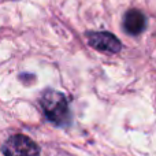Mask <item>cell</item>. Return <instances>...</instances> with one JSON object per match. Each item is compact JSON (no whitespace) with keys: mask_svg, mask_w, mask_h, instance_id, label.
<instances>
[{"mask_svg":"<svg viewBox=\"0 0 156 156\" xmlns=\"http://www.w3.org/2000/svg\"><path fill=\"white\" fill-rule=\"evenodd\" d=\"M145 26H147L145 15H144L140 10H134V8H133V10H129L125 14L123 29L126 30V33L137 36L144 32Z\"/></svg>","mask_w":156,"mask_h":156,"instance_id":"obj_4","label":"cell"},{"mask_svg":"<svg viewBox=\"0 0 156 156\" xmlns=\"http://www.w3.org/2000/svg\"><path fill=\"white\" fill-rule=\"evenodd\" d=\"M4 156H38L40 149L33 140L23 134L11 136L2 147Z\"/></svg>","mask_w":156,"mask_h":156,"instance_id":"obj_2","label":"cell"},{"mask_svg":"<svg viewBox=\"0 0 156 156\" xmlns=\"http://www.w3.org/2000/svg\"><path fill=\"white\" fill-rule=\"evenodd\" d=\"M88 41L93 48L110 54H116L122 48L121 41L110 32H89Z\"/></svg>","mask_w":156,"mask_h":156,"instance_id":"obj_3","label":"cell"},{"mask_svg":"<svg viewBox=\"0 0 156 156\" xmlns=\"http://www.w3.org/2000/svg\"><path fill=\"white\" fill-rule=\"evenodd\" d=\"M40 104L45 116L56 126H66L71 121L69 101L63 93L54 89H47L40 97Z\"/></svg>","mask_w":156,"mask_h":156,"instance_id":"obj_1","label":"cell"}]
</instances>
